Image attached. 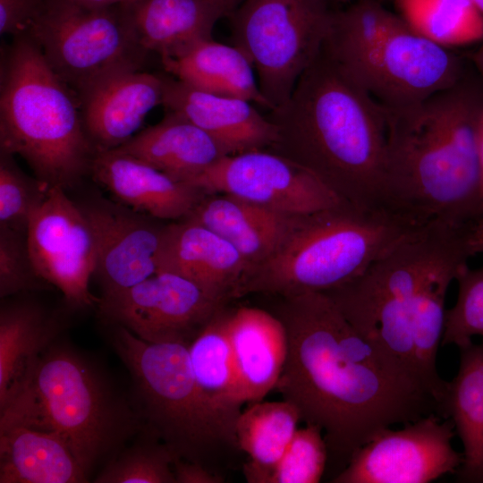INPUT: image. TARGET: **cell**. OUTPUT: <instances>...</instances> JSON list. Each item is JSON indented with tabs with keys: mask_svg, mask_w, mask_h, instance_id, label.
I'll use <instances>...</instances> for the list:
<instances>
[{
	"mask_svg": "<svg viewBox=\"0 0 483 483\" xmlns=\"http://www.w3.org/2000/svg\"><path fill=\"white\" fill-rule=\"evenodd\" d=\"M274 314L287 336L275 388L301 420L322 429L328 456L343 468L383 429L439 415L427 387L360 334L325 292L280 297Z\"/></svg>",
	"mask_w": 483,
	"mask_h": 483,
	"instance_id": "6da1fadb",
	"label": "cell"
},
{
	"mask_svg": "<svg viewBox=\"0 0 483 483\" xmlns=\"http://www.w3.org/2000/svg\"><path fill=\"white\" fill-rule=\"evenodd\" d=\"M384 107L387 206L419 224L483 217L478 129L483 88L464 76L425 99Z\"/></svg>",
	"mask_w": 483,
	"mask_h": 483,
	"instance_id": "7a4b0ae2",
	"label": "cell"
},
{
	"mask_svg": "<svg viewBox=\"0 0 483 483\" xmlns=\"http://www.w3.org/2000/svg\"><path fill=\"white\" fill-rule=\"evenodd\" d=\"M268 118L277 128L269 150L307 169L346 204L389 208L384 107L323 49Z\"/></svg>",
	"mask_w": 483,
	"mask_h": 483,
	"instance_id": "3957f363",
	"label": "cell"
},
{
	"mask_svg": "<svg viewBox=\"0 0 483 483\" xmlns=\"http://www.w3.org/2000/svg\"><path fill=\"white\" fill-rule=\"evenodd\" d=\"M141 417L100 369L57 338L0 410V431L21 426L54 432L89 475L140 429Z\"/></svg>",
	"mask_w": 483,
	"mask_h": 483,
	"instance_id": "277c9868",
	"label": "cell"
},
{
	"mask_svg": "<svg viewBox=\"0 0 483 483\" xmlns=\"http://www.w3.org/2000/svg\"><path fill=\"white\" fill-rule=\"evenodd\" d=\"M425 225L390 208L345 203L300 216L276 250L250 268L234 299L338 288Z\"/></svg>",
	"mask_w": 483,
	"mask_h": 483,
	"instance_id": "5b68a950",
	"label": "cell"
},
{
	"mask_svg": "<svg viewBox=\"0 0 483 483\" xmlns=\"http://www.w3.org/2000/svg\"><path fill=\"white\" fill-rule=\"evenodd\" d=\"M0 151L20 156L37 178L65 191L89 174L96 154L76 94L26 32L13 37L1 69Z\"/></svg>",
	"mask_w": 483,
	"mask_h": 483,
	"instance_id": "8992f818",
	"label": "cell"
},
{
	"mask_svg": "<svg viewBox=\"0 0 483 483\" xmlns=\"http://www.w3.org/2000/svg\"><path fill=\"white\" fill-rule=\"evenodd\" d=\"M323 51L385 107L416 103L465 76L462 57L414 31L380 0L335 9Z\"/></svg>",
	"mask_w": 483,
	"mask_h": 483,
	"instance_id": "52a82bcc",
	"label": "cell"
},
{
	"mask_svg": "<svg viewBox=\"0 0 483 483\" xmlns=\"http://www.w3.org/2000/svg\"><path fill=\"white\" fill-rule=\"evenodd\" d=\"M111 327V343L134 381L141 416L175 457L208 466L219 448L238 447L234 427L209 406L198 388L188 344L151 343L123 326Z\"/></svg>",
	"mask_w": 483,
	"mask_h": 483,
	"instance_id": "ba28073f",
	"label": "cell"
},
{
	"mask_svg": "<svg viewBox=\"0 0 483 483\" xmlns=\"http://www.w3.org/2000/svg\"><path fill=\"white\" fill-rule=\"evenodd\" d=\"M26 33L76 96L114 73L140 70L148 54L122 4L89 7L44 0Z\"/></svg>",
	"mask_w": 483,
	"mask_h": 483,
	"instance_id": "9c48e42d",
	"label": "cell"
},
{
	"mask_svg": "<svg viewBox=\"0 0 483 483\" xmlns=\"http://www.w3.org/2000/svg\"><path fill=\"white\" fill-rule=\"evenodd\" d=\"M334 10L326 0H242L229 14L233 45L251 63L273 110L320 53Z\"/></svg>",
	"mask_w": 483,
	"mask_h": 483,
	"instance_id": "30bf717a",
	"label": "cell"
},
{
	"mask_svg": "<svg viewBox=\"0 0 483 483\" xmlns=\"http://www.w3.org/2000/svg\"><path fill=\"white\" fill-rule=\"evenodd\" d=\"M470 226L428 224L358 277L325 293L360 330L386 301L415 292L445 274H459L472 257L468 242Z\"/></svg>",
	"mask_w": 483,
	"mask_h": 483,
	"instance_id": "8fae6325",
	"label": "cell"
},
{
	"mask_svg": "<svg viewBox=\"0 0 483 483\" xmlns=\"http://www.w3.org/2000/svg\"><path fill=\"white\" fill-rule=\"evenodd\" d=\"M226 306L193 282L159 271L127 289L102 295L97 313L151 343L189 344L216 312Z\"/></svg>",
	"mask_w": 483,
	"mask_h": 483,
	"instance_id": "7c38bea8",
	"label": "cell"
},
{
	"mask_svg": "<svg viewBox=\"0 0 483 483\" xmlns=\"http://www.w3.org/2000/svg\"><path fill=\"white\" fill-rule=\"evenodd\" d=\"M394 430L387 428L362 445L334 483H429L455 473L462 453L453 446V421L436 413Z\"/></svg>",
	"mask_w": 483,
	"mask_h": 483,
	"instance_id": "4fadbf2b",
	"label": "cell"
},
{
	"mask_svg": "<svg viewBox=\"0 0 483 483\" xmlns=\"http://www.w3.org/2000/svg\"><path fill=\"white\" fill-rule=\"evenodd\" d=\"M188 183L291 216L344 203L313 174L269 149L225 156Z\"/></svg>",
	"mask_w": 483,
	"mask_h": 483,
	"instance_id": "5bb4252c",
	"label": "cell"
},
{
	"mask_svg": "<svg viewBox=\"0 0 483 483\" xmlns=\"http://www.w3.org/2000/svg\"><path fill=\"white\" fill-rule=\"evenodd\" d=\"M27 241L38 275L59 289L75 309L97 306L99 298L89 284L96 267L95 245L89 223L66 191L51 187L30 219Z\"/></svg>",
	"mask_w": 483,
	"mask_h": 483,
	"instance_id": "9a60e30c",
	"label": "cell"
},
{
	"mask_svg": "<svg viewBox=\"0 0 483 483\" xmlns=\"http://www.w3.org/2000/svg\"><path fill=\"white\" fill-rule=\"evenodd\" d=\"M78 205L92 233L94 275L102 295L131 287L157 272V256L166 224L100 195Z\"/></svg>",
	"mask_w": 483,
	"mask_h": 483,
	"instance_id": "2e32d148",
	"label": "cell"
},
{
	"mask_svg": "<svg viewBox=\"0 0 483 483\" xmlns=\"http://www.w3.org/2000/svg\"><path fill=\"white\" fill-rule=\"evenodd\" d=\"M164 84L162 74L127 70L78 95L83 125L96 152L114 149L137 134L146 115L162 105Z\"/></svg>",
	"mask_w": 483,
	"mask_h": 483,
	"instance_id": "e0dca14e",
	"label": "cell"
},
{
	"mask_svg": "<svg viewBox=\"0 0 483 483\" xmlns=\"http://www.w3.org/2000/svg\"><path fill=\"white\" fill-rule=\"evenodd\" d=\"M250 268L230 242L199 223L182 218L166 224L157 272L182 276L227 303Z\"/></svg>",
	"mask_w": 483,
	"mask_h": 483,
	"instance_id": "ac0fdd59",
	"label": "cell"
},
{
	"mask_svg": "<svg viewBox=\"0 0 483 483\" xmlns=\"http://www.w3.org/2000/svg\"><path fill=\"white\" fill-rule=\"evenodd\" d=\"M162 106L212 137L227 155L268 149L277 139L276 125L251 102L195 89L164 75Z\"/></svg>",
	"mask_w": 483,
	"mask_h": 483,
	"instance_id": "d6986e66",
	"label": "cell"
},
{
	"mask_svg": "<svg viewBox=\"0 0 483 483\" xmlns=\"http://www.w3.org/2000/svg\"><path fill=\"white\" fill-rule=\"evenodd\" d=\"M89 174L116 201L162 221L184 218L208 194L115 148L97 151Z\"/></svg>",
	"mask_w": 483,
	"mask_h": 483,
	"instance_id": "ffe728a7",
	"label": "cell"
},
{
	"mask_svg": "<svg viewBox=\"0 0 483 483\" xmlns=\"http://www.w3.org/2000/svg\"><path fill=\"white\" fill-rule=\"evenodd\" d=\"M227 331L241 402L261 401L275 388L287 355L284 326L266 310L240 307L229 310Z\"/></svg>",
	"mask_w": 483,
	"mask_h": 483,
	"instance_id": "44dd1931",
	"label": "cell"
},
{
	"mask_svg": "<svg viewBox=\"0 0 483 483\" xmlns=\"http://www.w3.org/2000/svg\"><path fill=\"white\" fill-rule=\"evenodd\" d=\"M122 4L140 46L160 60L212 39L217 21L231 13L214 0H129Z\"/></svg>",
	"mask_w": 483,
	"mask_h": 483,
	"instance_id": "7402d4cb",
	"label": "cell"
},
{
	"mask_svg": "<svg viewBox=\"0 0 483 483\" xmlns=\"http://www.w3.org/2000/svg\"><path fill=\"white\" fill-rule=\"evenodd\" d=\"M300 216L285 215L223 193H208L184 218L230 242L250 265L267 258Z\"/></svg>",
	"mask_w": 483,
	"mask_h": 483,
	"instance_id": "603a6c76",
	"label": "cell"
},
{
	"mask_svg": "<svg viewBox=\"0 0 483 483\" xmlns=\"http://www.w3.org/2000/svg\"><path fill=\"white\" fill-rule=\"evenodd\" d=\"M63 319L32 300L0 309V410L23 387L43 352L60 335Z\"/></svg>",
	"mask_w": 483,
	"mask_h": 483,
	"instance_id": "cb8c5ba5",
	"label": "cell"
},
{
	"mask_svg": "<svg viewBox=\"0 0 483 483\" xmlns=\"http://www.w3.org/2000/svg\"><path fill=\"white\" fill-rule=\"evenodd\" d=\"M115 149L185 182L227 156L206 131L170 112Z\"/></svg>",
	"mask_w": 483,
	"mask_h": 483,
	"instance_id": "d4e9b609",
	"label": "cell"
},
{
	"mask_svg": "<svg viewBox=\"0 0 483 483\" xmlns=\"http://www.w3.org/2000/svg\"><path fill=\"white\" fill-rule=\"evenodd\" d=\"M459 368L440 402V416L450 419L462 445L455 472L461 483H483V343L458 347Z\"/></svg>",
	"mask_w": 483,
	"mask_h": 483,
	"instance_id": "484cf974",
	"label": "cell"
},
{
	"mask_svg": "<svg viewBox=\"0 0 483 483\" xmlns=\"http://www.w3.org/2000/svg\"><path fill=\"white\" fill-rule=\"evenodd\" d=\"M161 63L167 74L195 89L244 99L269 112L273 110L259 89L251 63L233 45L208 39Z\"/></svg>",
	"mask_w": 483,
	"mask_h": 483,
	"instance_id": "4316f807",
	"label": "cell"
},
{
	"mask_svg": "<svg viewBox=\"0 0 483 483\" xmlns=\"http://www.w3.org/2000/svg\"><path fill=\"white\" fill-rule=\"evenodd\" d=\"M89 475L54 432L13 427L0 431V483H81Z\"/></svg>",
	"mask_w": 483,
	"mask_h": 483,
	"instance_id": "83f0119b",
	"label": "cell"
},
{
	"mask_svg": "<svg viewBox=\"0 0 483 483\" xmlns=\"http://www.w3.org/2000/svg\"><path fill=\"white\" fill-rule=\"evenodd\" d=\"M224 307L188 344L190 363L199 392L209 406L234 427L242 412L237 375Z\"/></svg>",
	"mask_w": 483,
	"mask_h": 483,
	"instance_id": "f1b7e54d",
	"label": "cell"
},
{
	"mask_svg": "<svg viewBox=\"0 0 483 483\" xmlns=\"http://www.w3.org/2000/svg\"><path fill=\"white\" fill-rule=\"evenodd\" d=\"M300 421L298 409L285 400L255 402L240 413L235 436L238 448L248 456L243 466L248 482L266 483L299 428Z\"/></svg>",
	"mask_w": 483,
	"mask_h": 483,
	"instance_id": "f546056e",
	"label": "cell"
},
{
	"mask_svg": "<svg viewBox=\"0 0 483 483\" xmlns=\"http://www.w3.org/2000/svg\"><path fill=\"white\" fill-rule=\"evenodd\" d=\"M417 33L453 49L483 41V15L471 0H391Z\"/></svg>",
	"mask_w": 483,
	"mask_h": 483,
	"instance_id": "4dcf8cb0",
	"label": "cell"
},
{
	"mask_svg": "<svg viewBox=\"0 0 483 483\" xmlns=\"http://www.w3.org/2000/svg\"><path fill=\"white\" fill-rule=\"evenodd\" d=\"M139 440L115 453L95 478L97 483H175L170 449L155 439Z\"/></svg>",
	"mask_w": 483,
	"mask_h": 483,
	"instance_id": "1f68e13d",
	"label": "cell"
},
{
	"mask_svg": "<svg viewBox=\"0 0 483 483\" xmlns=\"http://www.w3.org/2000/svg\"><path fill=\"white\" fill-rule=\"evenodd\" d=\"M50 188L36 176L27 175L13 155L0 151V226L27 233Z\"/></svg>",
	"mask_w": 483,
	"mask_h": 483,
	"instance_id": "d6a6232c",
	"label": "cell"
},
{
	"mask_svg": "<svg viewBox=\"0 0 483 483\" xmlns=\"http://www.w3.org/2000/svg\"><path fill=\"white\" fill-rule=\"evenodd\" d=\"M322 429L314 424L298 428L266 483H318L324 474L328 449Z\"/></svg>",
	"mask_w": 483,
	"mask_h": 483,
	"instance_id": "836d02e7",
	"label": "cell"
},
{
	"mask_svg": "<svg viewBox=\"0 0 483 483\" xmlns=\"http://www.w3.org/2000/svg\"><path fill=\"white\" fill-rule=\"evenodd\" d=\"M455 281L458 292L455 303L445 311L443 345L457 347L483 337V267L464 266Z\"/></svg>",
	"mask_w": 483,
	"mask_h": 483,
	"instance_id": "e575fe53",
	"label": "cell"
},
{
	"mask_svg": "<svg viewBox=\"0 0 483 483\" xmlns=\"http://www.w3.org/2000/svg\"><path fill=\"white\" fill-rule=\"evenodd\" d=\"M37 273L29 250L27 233L0 226V297L48 288Z\"/></svg>",
	"mask_w": 483,
	"mask_h": 483,
	"instance_id": "d590c367",
	"label": "cell"
},
{
	"mask_svg": "<svg viewBox=\"0 0 483 483\" xmlns=\"http://www.w3.org/2000/svg\"><path fill=\"white\" fill-rule=\"evenodd\" d=\"M44 0H0V33L13 37L25 33Z\"/></svg>",
	"mask_w": 483,
	"mask_h": 483,
	"instance_id": "8d00e7d4",
	"label": "cell"
},
{
	"mask_svg": "<svg viewBox=\"0 0 483 483\" xmlns=\"http://www.w3.org/2000/svg\"><path fill=\"white\" fill-rule=\"evenodd\" d=\"M175 483H222L224 478L199 462L174 457L172 463Z\"/></svg>",
	"mask_w": 483,
	"mask_h": 483,
	"instance_id": "74e56055",
	"label": "cell"
},
{
	"mask_svg": "<svg viewBox=\"0 0 483 483\" xmlns=\"http://www.w3.org/2000/svg\"><path fill=\"white\" fill-rule=\"evenodd\" d=\"M468 242L472 256L483 253V217L470 225Z\"/></svg>",
	"mask_w": 483,
	"mask_h": 483,
	"instance_id": "f35d334b",
	"label": "cell"
},
{
	"mask_svg": "<svg viewBox=\"0 0 483 483\" xmlns=\"http://www.w3.org/2000/svg\"><path fill=\"white\" fill-rule=\"evenodd\" d=\"M478 148H479V162L480 185H481V204H482V212H483V111L481 113L479 123Z\"/></svg>",
	"mask_w": 483,
	"mask_h": 483,
	"instance_id": "ab89813d",
	"label": "cell"
},
{
	"mask_svg": "<svg viewBox=\"0 0 483 483\" xmlns=\"http://www.w3.org/2000/svg\"><path fill=\"white\" fill-rule=\"evenodd\" d=\"M89 7H106L125 3L129 0H71Z\"/></svg>",
	"mask_w": 483,
	"mask_h": 483,
	"instance_id": "60d3db41",
	"label": "cell"
},
{
	"mask_svg": "<svg viewBox=\"0 0 483 483\" xmlns=\"http://www.w3.org/2000/svg\"><path fill=\"white\" fill-rule=\"evenodd\" d=\"M470 60L483 80V41L470 54Z\"/></svg>",
	"mask_w": 483,
	"mask_h": 483,
	"instance_id": "b9f144b4",
	"label": "cell"
},
{
	"mask_svg": "<svg viewBox=\"0 0 483 483\" xmlns=\"http://www.w3.org/2000/svg\"><path fill=\"white\" fill-rule=\"evenodd\" d=\"M333 9L342 8L354 0H326Z\"/></svg>",
	"mask_w": 483,
	"mask_h": 483,
	"instance_id": "7bdbcfd3",
	"label": "cell"
},
{
	"mask_svg": "<svg viewBox=\"0 0 483 483\" xmlns=\"http://www.w3.org/2000/svg\"><path fill=\"white\" fill-rule=\"evenodd\" d=\"M227 7L232 13L242 0H214Z\"/></svg>",
	"mask_w": 483,
	"mask_h": 483,
	"instance_id": "ee69618b",
	"label": "cell"
},
{
	"mask_svg": "<svg viewBox=\"0 0 483 483\" xmlns=\"http://www.w3.org/2000/svg\"><path fill=\"white\" fill-rule=\"evenodd\" d=\"M480 13L483 15V0H471Z\"/></svg>",
	"mask_w": 483,
	"mask_h": 483,
	"instance_id": "f6af8a7d",
	"label": "cell"
}]
</instances>
